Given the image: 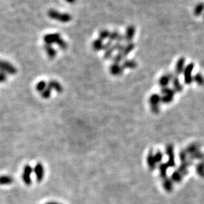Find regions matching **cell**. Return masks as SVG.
Returning <instances> with one entry per match:
<instances>
[{
	"mask_svg": "<svg viewBox=\"0 0 204 204\" xmlns=\"http://www.w3.org/2000/svg\"><path fill=\"white\" fill-rule=\"evenodd\" d=\"M172 84H173V90L177 93H180L182 92V90L184 89L183 85H182V84L180 82V80L178 76H176V74L174 75V76L171 80Z\"/></svg>",
	"mask_w": 204,
	"mask_h": 204,
	"instance_id": "13",
	"label": "cell"
},
{
	"mask_svg": "<svg viewBox=\"0 0 204 204\" xmlns=\"http://www.w3.org/2000/svg\"><path fill=\"white\" fill-rule=\"evenodd\" d=\"M47 87V83L44 81V80H42V81H40L39 82L37 83L36 85V90L38 91L39 93H41L43 90H44Z\"/></svg>",
	"mask_w": 204,
	"mask_h": 204,
	"instance_id": "32",
	"label": "cell"
},
{
	"mask_svg": "<svg viewBox=\"0 0 204 204\" xmlns=\"http://www.w3.org/2000/svg\"><path fill=\"white\" fill-rule=\"evenodd\" d=\"M65 1H66V2H67L68 3L73 4V3H74L75 2H76V0H65Z\"/></svg>",
	"mask_w": 204,
	"mask_h": 204,
	"instance_id": "43",
	"label": "cell"
},
{
	"mask_svg": "<svg viewBox=\"0 0 204 204\" xmlns=\"http://www.w3.org/2000/svg\"><path fill=\"white\" fill-rule=\"evenodd\" d=\"M194 63H189L186 65L184 70V83L187 85L191 84L193 82V76H192V72L194 68Z\"/></svg>",
	"mask_w": 204,
	"mask_h": 204,
	"instance_id": "4",
	"label": "cell"
},
{
	"mask_svg": "<svg viewBox=\"0 0 204 204\" xmlns=\"http://www.w3.org/2000/svg\"><path fill=\"white\" fill-rule=\"evenodd\" d=\"M110 34V31L107 29H103L100 31L99 33V39H101L102 41L106 40L109 38V36Z\"/></svg>",
	"mask_w": 204,
	"mask_h": 204,
	"instance_id": "28",
	"label": "cell"
},
{
	"mask_svg": "<svg viewBox=\"0 0 204 204\" xmlns=\"http://www.w3.org/2000/svg\"><path fill=\"white\" fill-rule=\"evenodd\" d=\"M136 33V27L133 25H129L127 27V28L125 31V34L123 35L124 37V41L128 42H132L134 36Z\"/></svg>",
	"mask_w": 204,
	"mask_h": 204,
	"instance_id": "12",
	"label": "cell"
},
{
	"mask_svg": "<svg viewBox=\"0 0 204 204\" xmlns=\"http://www.w3.org/2000/svg\"><path fill=\"white\" fill-rule=\"evenodd\" d=\"M183 175L176 170L171 174V180L173 182H176V183H180L183 179Z\"/></svg>",
	"mask_w": 204,
	"mask_h": 204,
	"instance_id": "23",
	"label": "cell"
},
{
	"mask_svg": "<svg viewBox=\"0 0 204 204\" xmlns=\"http://www.w3.org/2000/svg\"><path fill=\"white\" fill-rule=\"evenodd\" d=\"M162 95H160V101L163 104H170L174 100L175 92L173 88L169 87L161 88L160 90Z\"/></svg>",
	"mask_w": 204,
	"mask_h": 204,
	"instance_id": "2",
	"label": "cell"
},
{
	"mask_svg": "<svg viewBox=\"0 0 204 204\" xmlns=\"http://www.w3.org/2000/svg\"><path fill=\"white\" fill-rule=\"evenodd\" d=\"M134 48H135V44H134L133 42H128V43H127V45H125L124 48H123V50L121 52L123 57L124 58H126L129 54H130L134 49Z\"/></svg>",
	"mask_w": 204,
	"mask_h": 204,
	"instance_id": "20",
	"label": "cell"
},
{
	"mask_svg": "<svg viewBox=\"0 0 204 204\" xmlns=\"http://www.w3.org/2000/svg\"><path fill=\"white\" fill-rule=\"evenodd\" d=\"M147 164L150 170H154L157 168V163L155 161L153 151H150L147 157Z\"/></svg>",
	"mask_w": 204,
	"mask_h": 204,
	"instance_id": "16",
	"label": "cell"
},
{
	"mask_svg": "<svg viewBox=\"0 0 204 204\" xmlns=\"http://www.w3.org/2000/svg\"><path fill=\"white\" fill-rule=\"evenodd\" d=\"M62 38L60 33H50L46 35L43 39L46 45H52L53 44H56L58 41Z\"/></svg>",
	"mask_w": 204,
	"mask_h": 204,
	"instance_id": "7",
	"label": "cell"
},
{
	"mask_svg": "<svg viewBox=\"0 0 204 204\" xmlns=\"http://www.w3.org/2000/svg\"><path fill=\"white\" fill-rule=\"evenodd\" d=\"M47 85L48 88H50L52 90H55L56 92L59 93V94H61L63 92V88L62 87V85L59 83L56 80H50L48 83L47 84Z\"/></svg>",
	"mask_w": 204,
	"mask_h": 204,
	"instance_id": "15",
	"label": "cell"
},
{
	"mask_svg": "<svg viewBox=\"0 0 204 204\" xmlns=\"http://www.w3.org/2000/svg\"><path fill=\"white\" fill-rule=\"evenodd\" d=\"M200 146L199 144L197 143H191L186 148V151L187 152L188 154H192L194 153H196L198 151H200Z\"/></svg>",
	"mask_w": 204,
	"mask_h": 204,
	"instance_id": "19",
	"label": "cell"
},
{
	"mask_svg": "<svg viewBox=\"0 0 204 204\" xmlns=\"http://www.w3.org/2000/svg\"><path fill=\"white\" fill-rule=\"evenodd\" d=\"M204 11V3H198L194 8V14L196 17H199L200 16Z\"/></svg>",
	"mask_w": 204,
	"mask_h": 204,
	"instance_id": "25",
	"label": "cell"
},
{
	"mask_svg": "<svg viewBox=\"0 0 204 204\" xmlns=\"http://www.w3.org/2000/svg\"><path fill=\"white\" fill-rule=\"evenodd\" d=\"M179 158L181 161V163L184 162V161L188 160V153L186 151V150H181L179 153Z\"/></svg>",
	"mask_w": 204,
	"mask_h": 204,
	"instance_id": "39",
	"label": "cell"
},
{
	"mask_svg": "<svg viewBox=\"0 0 204 204\" xmlns=\"http://www.w3.org/2000/svg\"><path fill=\"white\" fill-rule=\"evenodd\" d=\"M45 204H60V203H56V202H48V203H46Z\"/></svg>",
	"mask_w": 204,
	"mask_h": 204,
	"instance_id": "44",
	"label": "cell"
},
{
	"mask_svg": "<svg viewBox=\"0 0 204 204\" xmlns=\"http://www.w3.org/2000/svg\"><path fill=\"white\" fill-rule=\"evenodd\" d=\"M165 153L167 156L172 154H174V147L173 144H168V145L166 147Z\"/></svg>",
	"mask_w": 204,
	"mask_h": 204,
	"instance_id": "40",
	"label": "cell"
},
{
	"mask_svg": "<svg viewBox=\"0 0 204 204\" xmlns=\"http://www.w3.org/2000/svg\"><path fill=\"white\" fill-rule=\"evenodd\" d=\"M203 158H204V154L200 151L196 153H194V154L190 155V157H189V159L192 160V161L194 160H203Z\"/></svg>",
	"mask_w": 204,
	"mask_h": 204,
	"instance_id": "31",
	"label": "cell"
},
{
	"mask_svg": "<svg viewBox=\"0 0 204 204\" xmlns=\"http://www.w3.org/2000/svg\"><path fill=\"white\" fill-rule=\"evenodd\" d=\"M186 59L183 57L180 58L176 62L175 66V74L176 76H179L181 74L183 73L185 68Z\"/></svg>",
	"mask_w": 204,
	"mask_h": 204,
	"instance_id": "14",
	"label": "cell"
},
{
	"mask_svg": "<svg viewBox=\"0 0 204 204\" xmlns=\"http://www.w3.org/2000/svg\"><path fill=\"white\" fill-rule=\"evenodd\" d=\"M193 81L197 84L202 85L204 84V78L202 74L197 73L194 75V76H193Z\"/></svg>",
	"mask_w": 204,
	"mask_h": 204,
	"instance_id": "27",
	"label": "cell"
},
{
	"mask_svg": "<svg viewBox=\"0 0 204 204\" xmlns=\"http://www.w3.org/2000/svg\"><path fill=\"white\" fill-rule=\"evenodd\" d=\"M112 42L109 41L107 42H106L105 44H104V46H103V51H106L107 49H109V48H110L112 46Z\"/></svg>",
	"mask_w": 204,
	"mask_h": 204,
	"instance_id": "42",
	"label": "cell"
},
{
	"mask_svg": "<svg viewBox=\"0 0 204 204\" xmlns=\"http://www.w3.org/2000/svg\"><path fill=\"white\" fill-rule=\"evenodd\" d=\"M174 74L173 73H167L165 74L160 77L159 80V84L161 88H166L169 86L172 79L174 76Z\"/></svg>",
	"mask_w": 204,
	"mask_h": 204,
	"instance_id": "9",
	"label": "cell"
},
{
	"mask_svg": "<svg viewBox=\"0 0 204 204\" xmlns=\"http://www.w3.org/2000/svg\"><path fill=\"white\" fill-rule=\"evenodd\" d=\"M123 69H134L137 66V63L133 59H126L122 64Z\"/></svg>",
	"mask_w": 204,
	"mask_h": 204,
	"instance_id": "17",
	"label": "cell"
},
{
	"mask_svg": "<svg viewBox=\"0 0 204 204\" xmlns=\"http://www.w3.org/2000/svg\"><path fill=\"white\" fill-rule=\"evenodd\" d=\"M33 172V168L29 164H26L24 166L23 168V172L22 174V178L24 182V183L27 185L30 186L32 183V179H31V174Z\"/></svg>",
	"mask_w": 204,
	"mask_h": 204,
	"instance_id": "6",
	"label": "cell"
},
{
	"mask_svg": "<svg viewBox=\"0 0 204 204\" xmlns=\"http://www.w3.org/2000/svg\"><path fill=\"white\" fill-rule=\"evenodd\" d=\"M154 157L157 164H160L163 159V154L161 153V151H158L156 153L154 154Z\"/></svg>",
	"mask_w": 204,
	"mask_h": 204,
	"instance_id": "37",
	"label": "cell"
},
{
	"mask_svg": "<svg viewBox=\"0 0 204 204\" xmlns=\"http://www.w3.org/2000/svg\"><path fill=\"white\" fill-rule=\"evenodd\" d=\"M14 180L12 176L4 175L0 176V185H9L12 184Z\"/></svg>",
	"mask_w": 204,
	"mask_h": 204,
	"instance_id": "24",
	"label": "cell"
},
{
	"mask_svg": "<svg viewBox=\"0 0 204 204\" xmlns=\"http://www.w3.org/2000/svg\"><path fill=\"white\" fill-rule=\"evenodd\" d=\"M163 186L165 189L167 191H170L173 187V182L171 180V179L168 178L167 177L163 179Z\"/></svg>",
	"mask_w": 204,
	"mask_h": 204,
	"instance_id": "26",
	"label": "cell"
},
{
	"mask_svg": "<svg viewBox=\"0 0 204 204\" xmlns=\"http://www.w3.org/2000/svg\"><path fill=\"white\" fill-rule=\"evenodd\" d=\"M123 58L121 52H117L116 55H115L113 57H112V61L114 63L120 64L121 62L123 61Z\"/></svg>",
	"mask_w": 204,
	"mask_h": 204,
	"instance_id": "36",
	"label": "cell"
},
{
	"mask_svg": "<svg viewBox=\"0 0 204 204\" xmlns=\"http://www.w3.org/2000/svg\"><path fill=\"white\" fill-rule=\"evenodd\" d=\"M192 164H193V161L190 159H188L187 160L184 161V162L181 163L177 170L180 172L183 175V176H184L188 174L189 172L188 168Z\"/></svg>",
	"mask_w": 204,
	"mask_h": 204,
	"instance_id": "11",
	"label": "cell"
},
{
	"mask_svg": "<svg viewBox=\"0 0 204 204\" xmlns=\"http://www.w3.org/2000/svg\"><path fill=\"white\" fill-rule=\"evenodd\" d=\"M48 15L50 19L60 21L61 23H68L72 19V15L67 13H60L55 9H50Z\"/></svg>",
	"mask_w": 204,
	"mask_h": 204,
	"instance_id": "1",
	"label": "cell"
},
{
	"mask_svg": "<svg viewBox=\"0 0 204 204\" xmlns=\"http://www.w3.org/2000/svg\"><path fill=\"white\" fill-rule=\"evenodd\" d=\"M203 19H204V15H203Z\"/></svg>",
	"mask_w": 204,
	"mask_h": 204,
	"instance_id": "45",
	"label": "cell"
},
{
	"mask_svg": "<svg viewBox=\"0 0 204 204\" xmlns=\"http://www.w3.org/2000/svg\"><path fill=\"white\" fill-rule=\"evenodd\" d=\"M7 80V74L4 72L0 71V83H3L5 82V80Z\"/></svg>",
	"mask_w": 204,
	"mask_h": 204,
	"instance_id": "41",
	"label": "cell"
},
{
	"mask_svg": "<svg viewBox=\"0 0 204 204\" xmlns=\"http://www.w3.org/2000/svg\"><path fill=\"white\" fill-rule=\"evenodd\" d=\"M0 71L4 72L6 74L13 75L17 74V70L12 64L0 59Z\"/></svg>",
	"mask_w": 204,
	"mask_h": 204,
	"instance_id": "5",
	"label": "cell"
},
{
	"mask_svg": "<svg viewBox=\"0 0 204 204\" xmlns=\"http://www.w3.org/2000/svg\"><path fill=\"white\" fill-rule=\"evenodd\" d=\"M103 46H104V43H103V41H102L100 39H95L92 43V48L95 51H100L103 50Z\"/></svg>",
	"mask_w": 204,
	"mask_h": 204,
	"instance_id": "21",
	"label": "cell"
},
{
	"mask_svg": "<svg viewBox=\"0 0 204 204\" xmlns=\"http://www.w3.org/2000/svg\"><path fill=\"white\" fill-rule=\"evenodd\" d=\"M169 157L167 163H166V164L168 165L169 168H174L176 166V162H175V157H174V154H172L169 156H167Z\"/></svg>",
	"mask_w": 204,
	"mask_h": 204,
	"instance_id": "30",
	"label": "cell"
},
{
	"mask_svg": "<svg viewBox=\"0 0 204 204\" xmlns=\"http://www.w3.org/2000/svg\"><path fill=\"white\" fill-rule=\"evenodd\" d=\"M33 172L35 174L36 181L38 182H41L44 176V168L42 164L40 163H37L35 166Z\"/></svg>",
	"mask_w": 204,
	"mask_h": 204,
	"instance_id": "8",
	"label": "cell"
},
{
	"mask_svg": "<svg viewBox=\"0 0 204 204\" xmlns=\"http://www.w3.org/2000/svg\"><path fill=\"white\" fill-rule=\"evenodd\" d=\"M123 70H124V69H123L122 66L120 65V64L113 62L109 67L110 73L112 75V76H121L123 72Z\"/></svg>",
	"mask_w": 204,
	"mask_h": 204,
	"instance_id": "10",
	"label": "cell"
},
{
	"mask_svg": "<svg viewBox=\"0 0 204 204\" xmlns=\"http://www.w3.org/2000/svg\"><path fill=\"white\" fill-rule=\"evenodd\" d=\"M120 33L118 31H112L110 32V36H109V41H111L113 42V41H117L118 38V36L120 35Z\"/></svg>",
	"mask_w": 204,
	"mask_h": 204,
	"instance_id": "35",
	"label": "cell"
},
{
	"mask_svg": "<svg viewBox=\"0 0 204 204\" xmlns=\"http://www.w3.org/2000/svg\"><path fill=\"white\" fill-rule=\"evenodd\" d=\"M114 51H115V49H114L113 45H112V46L110 48H109V49H107L106 51H104V58L106 59V60H109V59L111 58L112 57V55H113V53Z\"/></svg>",
	"mask_w": 204,
	"mask_h": 204,
	"instance_id": "29",
	"label": "cell"
},
{
	"mask_svg": "<svg viewBox=\"0 0 204 204\" xmlns=\"http://www.w3.org/2000/svg\"><path fill=\"white\" fill-rule=\"evenodd\" d=\"M56 45L59 47H60L62 50H63V51L66 50L67 48V43L62 38H61L60 40L58 41Z\"/></svg>",
	"mask_w": 204,
	"mask_h": 204,
	"instance_id": "38",
	"label": "cell"
},
{
	"mask_svg": "<svg viewBox=\"0 0 204 204\" xmlns=\"http://www.w3.org/2000/svg\"><path fill=\"white\" fill-rule=\"evenodd\" d=\"M44 48V50L47 54V56H48V58L50 59H53L56 56L57 52L55 50L54 48L52 46V45L45 44Z\"/></svg>",
	"mask_w": 204,
	"mask_h": 204,
	"instance_id": "18",
	"label": "cell"
},
{
	"mask_svg": "<svg viewBox=\"0 0 204 204\" xmlns=\"http://www.w3.org/2000/svg\"><path fill=\"white\" fill-rule=\"evenodd\" d=\"M169 168L168 165L166 163H160L159 165V174L160 178L163 179L166 178V174H167V170Z\"/></svg>",
	"mask_w": 204,
	"mask_h": 204,
	"instance_id": "22",
	"label": "cell"
},
{
	"mask_svg": "<svg viewBox=\"0 0 204 204\" xmlns=\"http://www.w3.org/2000/svg\"><path fill=\"white\" fill-rule=\"evenodd\" d=\"M149 102L151 111L155 114H158L160 111V104L161 103L160 95L157 94H152L149 99Z\"/></svg>",
	"mask_w": 204,
	"mask_h": 204,
	"instance_id": "3",
	"label": "cell"
},
{
	"mask_svg": "<svg viewBox=\"0 0 204 204\" xmlns=\"http://www.w3.org/2000/svg\"><path fill=\"white\" fill-rule=\"evenodd\" d=\"M51 94H52V90L50 88H48V85H47L46 88L44 90H43L42 92L40 93L42 98L44 99L50 98Z\"/></svg>",
	"mask_w": 204,
	"mask_h": 204,
	"instance_id": "34",
	"label": "cell"
},
{
	"mask_svg": "<svg viewBox=\"0 0 204 204\" xmlns=\"http://www.w3.org/2000/svg\"><path fill=\"white\" fill-rule=\"evenodd\" d=\"M196 171L198 175L202 177H204V164L202 162L196 165Z\"/></svg>",
	"mask_w": 204,
	"mask_h": 204,
	"instance_id": "33",
	"label": "cell"
}]
</instances>
